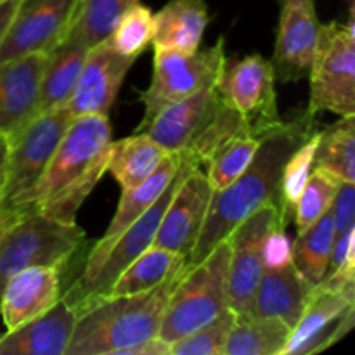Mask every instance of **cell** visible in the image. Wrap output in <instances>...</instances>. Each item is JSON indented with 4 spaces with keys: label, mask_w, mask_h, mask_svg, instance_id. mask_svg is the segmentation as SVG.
<instances>
[{
    "label": "cell",
    "mask_w": 355,
    "mask_h": 355,
    "mask_svg": "<svg viewBox=\"0 0 355 355\" xmlns=\"http://www.w3.org/2000/svg\"><path fill=\"white\" fill-rule=\"evenodd\" d=\"M314 114L283 121L260 139L248 168L225 189L214 191L198 241L187 257V267L200 263L211 250L225 241L232 229L266 205L279 207V182L288 156L315 132Z\"/></svg>",
    "instance_id": "1"
},
{
    "label": "cell",
    "mask_w": 355,
    "mask_h": 355,
    "mask_svg": "<svg viewBox=\"0 0 355 355\" xmlns=\"http://www.w3.org/2000/svg\"><path fill=\"white\" fill-rule=\"evenodd\" d=\"M113 132L107 116L85 114L71 121L44 175L26 201V214L71 224L83 201L106 173Z\"/></svg>",
    "instance_id": "2"
},
{
    "label": "cell",
    "mask_w": 355,
    "mask_h": 355,
    "mask_svg": "<svg viewBox=\"0 0 355 355\" xmlns=\"http://www.w3.org/2000/svg\"><path fill=\"white\" fill-rule=\"evenodd\" d=\"M187 269L153 290L97 302L76 318L66 355H127L156 338L173 288Z\"/></svg>",
    "instance_id": "3"
},
{
    "label": "cell",
    "mask_w": 355,
    "mask_h": 355,
    "mask_svg": "<svg viewBox=\"0 0 355 355\" xmlns=\"http://www.w3.org/2000/svg\"><path fill=\"white\" fill-rule=\"evenodd\" d=\"M229 243L215 246L200 263L187 267L163 312L158 336L172 345L220 318L229 305Z\"/></svg>",
    "instance_id": "4"
},
{
    "label": "cell",
    "mask_w": 355,
    "mask_h": 355,
    "mask_svg": "<svg viewBox=\"0 0 355 355\" xmlns=\"http://www.w3.org/2000/svg\"><path fill=\"white\" fill-rule=\"evenodd\" d=\"M85 239V231L76 222L28 214L0 239V291L10 276L30 267H58L64 272Z\"/></svg>",
    "instance_id": "5"
},
{
    "label": "cell",
    "mask_w": 355,
    "mask_h": 355,
    "mask_svg": "<svg viewBox=\"0 0 355 355\" xmlns=\"http://www.w3.org/2000/svg\"><path fill=\"white\" fill-rule=\"evenodd\" d=\"M75 118L66 107L40 113L9 137V158L0 203L19 217H26V201L44 175L62 135Z\"/></svg>",
    "instance_id": "6"
},
{
    "label": "cell",
    "mask_w": 355,
    "mask_h": 355,
    "mask_svg": "<svg viewBox=\"0 0 355 355\" xmlns=\"http://www.w3.org/2000/svg\"><path fill=\"white\" fill-rule=\"evenodd\" d=\"M309 113L329 111L338 116H355V31L354 17L347 24L328 23L319 28L312 55Z\"/></svg>",
    "instance_id": "7"
},
{
    "label": "cell",
    "mask_w": 355,
    "mask_h": 355,
    "mask_svg": "<svg viewBox=\"0 0 355 355\" xmlns=\"http://www.w3.org/2000/svg\"><path fill=\"white\" fill-rule=\"evenodd\" d=\"M180 158V156H179ZM189 163L180 159L179 168H177L175 175L170 180V184L166 186V189L159 194L158 200L148 208L142 217H139L120 238L116 239V243L113 245V248L110 250V253L104 259L103 266L97 269V272L90 277L89 281L80 284H71L69 290L66 291L62 300L76 312V315L82 314L83 311H87L89 307H92L94 304L103 300L106 297V293L110 291V288L113 286V283L116 281V277L137 259L141 253H144L146 250L151 248L155 245L156 232H158L159 224H162V218L165 215L166 207L172 201L173 194L179 189V186L182 184V180L186 179L187 173L191 172Z\"/></svg>",
    "instance_id": "8"
},
{
    "label": "cell",
    "mask_w": 355,
    "mask_h": 355,
    "mask_svg": "<svg viewBox=\"0 0 355 355\" xmlns=\"http://www.w3.org/2000/svg\"><path fill=\"white\" fill-rule=\"evenodd\" d=\"M225 40L220 38L207 51L184 52L155 49L151 85L141 94L144 103V120L141 132L168 104L182 101L200 90L217 85L225 64Z\"/></svg>",
    "instance_id": "9"
},
{
    "label": "cell",
    "mask_w": 355,
    "mask_h": 355,
    "mask_svg": "<svg viewBox=\"0 0 355 355\" xmlns=\"http://www.w3.org/2000/svg\"><path fill=\"white\" fill-rule=\"evenodd\" d=\"M217 87L255 137L262 139L284 121L277 111L272 62L263 55L250 54L239 61L225 59Z\"/></svg>",
    "instance_id": "10"
},
{
    "label": "cell",
    "mask_w": 355,
    "mask_h": 355,
    "mask_svg": "<svg viewBox=\"0 0 355 355\" xmlns=\"http://www.w3.org/2000/svg\"><path fill=\"white\" fill-rule=\"evenodd\" d=\"M80 0H21L0 45V62L28 54H51L69 37Z\"/></svg>",
    "instance_id": "11"
},
{
    "label": "cell",
    "mask_w": 355,
    "mask_h": 355,
    "mask_svg": "<svg viewBox=\"0 0 355 355\" xmlns=\"http://www.w3.org/2000/svg\"><path fill=\"white\" fill-rule=\"evenodd\" d=\"M276 225L286 227L279 215L277 205H266L255 214L239 222L231 234L229 243L227 291L229 305L234 312H252L253 297L263 274L262 243L267 232Z\"/></svg>",
    "instance_id": "12"
},
{
    "label": "cell",
    "mask_w": 355,
    "mask_h": 355,
    "mask_svg": "<svg viewBox=\"0 0 355 355\" xmlns=\"http://www.w3.org/2000/svg\"><path fill=\"white\" fill-rule=\"evenodd\" d=\"M355 324V300L340 291L315 290L293 326L281 355H307L324 352L345 338Z\"/></svg>",
    "instance_id": "13"
},
{
    "label": "cell",
    "mask_w": 355,
    "mask_h": 355,
    "mask_svg": "<svg viewBox=\"0 0 355 355\" xmlns=\"http://www.w3.org/2000/svg\"><path fill=\"white\" fill-rule=\"evenodd\" d=\"M321 23L314 0H281L279 26L272 68L276 80L298 82L307 78Z\"/></svg>",
    "instance_id": "14"
},
{
    "label": "cell",
    "mask_w": 355,
    "mask_h": 355,
    "mask_svg": "<svg viewBox=\"0 0 355 355\" xmlns=\"http://www.w3.org/2000/svg\"><path fill=\"white\" fill-rule=\"evenodd\" d=\"M211 194L214 187L203 170L198 166L191 168L166 207L153 246L179 253L187 262L207 218Z\"/></svg>",
    "instance_id": "15"
},
{
    "label": "cell",
    "mask_w": 355,
    "mask_h": 355,
    "mask_svg": "<svg viewBox=\"0 0 355 355\" xmlns=\"http://www.w3.org/2000/svg\"><path fill=\"white\" fill-rule=\"evenodd\" d=\"M132 64L134 59L118 54L106 40L90 49L75 90L64 106L66 111L73 118L85 114L107 116Z\"/></svg>",
    "instance_id": "16"
},
{
    "label": "cell",
    "mask_w": 355,
    "mask_h": 355,
    "mask_svg": "<svg viewBox=\"0 0 355 355\" xmlns=\"http://www.w3.org/2000/svg\"><path fill=\"white\" fill-rule=\"evenodd\" d=\"M222 103L224 97L218 87H208L163 107L144 127L146 134L155 139L166 153L180 155L207 130Z\"/></svg>",
    "instance_id": "17"
},
{
    "label": "cell",
    "mask_w": 355,
    "mask_h": 355,
    "mask_svg": "<svg viewBox=\"0 0 355 355\" xmlns=\"http://www.w3.org/2000/svg\"><path fill=\"white\" fill-rule=\"evenodd\" d=\"M180 158L175 153H168L165 156V159L162 162V165L156 168V172L149 177L146 182H142L141 186L134 187V189L121 191L120 203H118L116 214H114L113 220L107 225L106 232L103 234V238L99 241H96V245L92 246V250L89 252L85 259V266H83L82 274H80L78 279L73 284H80L89 281L94 274L97 272L101 266H103L104 259L110 253V250L113 248V245L116 243V239L137 220L139 217L148 211V208L155 203L159 198V194L166 189V186L170 184V180L175 175L177 168H179Z\"/></svg>",
    "instance_id": "18"
},
{
    "label": "cell",
    "mask_w": 355,
    "mask_h": 355,
    "mask_svg": "<svg viewBox=\"0 0 355 355\" xmlns=\"http://www.w3.org/2000/svg\"><path fill=\"white\" fill-rule=\"evenodd\" d=\"M45 59L28 54L0 62V134L10 137L38 114Z\"/></svg>",
    "instance_id": "19"
},
{
    "label": "cell",
    "mask_w": 355,
    "mask_h": 355,
    "mask_svg": "<svg viewBox=\"0 0 355 355\" xmlns=\"http://www.w3.org/2000/svg\"><path fill=\"white\" fill-rule=\"evenodd\" d=\"M61 276L58 267H30L6 281L0 291V314L7 331L38 318L61 300Z\"/></svg>",
    "instance_id": "20"
},
{
    "label": "cell",
    "mask_w": 355,
    "mask_h": 355,
    "mask_svg": "<svg viewBox=\"0 0 355 355\" xmlns=\"http://www.w3.org/2000/svg\"><path fill=\"white\" fill-rule=\"evenodd\" d=\"M76 318L61 297L47 312L0 336V355H66Z\"/></svg>",
    "instance_id": "21"
},
{
    "label": "cell",
    "mask_w": 355,
    "mask_h": 355,
    "mask_svg": "<svg viewBox=\"0 0 355 355\" xmlns=\"http://www.w3.org/2000/svg\"><path fill=\"white\" fill-rule=\"evenodd\" d=\"M314 290L315 284L297 269L295 262L284 269H263L253 297L252 312L263 318L281 319L293 329Z\"/></svg>",
    "instance_id": "22"
},
{
    "label": "cell",
    "mask_w": 355,
    "mask_h": 355,
    "mask_svg": "<svg viewBox=\"0 0 355 355\" xmlns=\"http://www.w3.org/2000/svg\"><path fill=\"white\" fill-rule=\"evenodd\" d=\"M155 49L191 54L200 49L210 23L205 0H170L159 12L153 14Z\"/></svg>",
    "instance_id": "23"
},
{
    "label": "cell",
    "mask_w": 355,
    "mask_h": 355,
    "mask_svg": "<svg viewBox=\"0 0 355 355\" xmlns=\"http://www.w3.org/2000/svg\"><path fill=\"white\" fill-rule=\"evenodd\" d=\"M89 51L90 49L83 42L69 35L51 54H47L42 73L38 114L66 106L78 82Z\"/></svg>",
    "instance_id": "24"
},
{
    "label": "cell",
    "mask_w": 355,
    "mask_h": 355,
    "mask_svg": "<svg viewBox=\"0 0 355 355\" xmlns=\"http://www.w3.org/2000/svg\"><path fill=\"white\" fill-rule=\"evenodd\" d=\"M166 155L168 153L148 134H134L111 142L106 172L120 184L121 191L134 189L156 172Z\"/></svg>",
    "instance_id": "25"
},
{
    "label": "cell",
    "mask_w": 355,
    "mask_h": 355,
    "mask_svg": "<svg viewBox=\"0 0 355 355\" xmlns=\"http://www.w3.org/2000/svg\"><path fill=\"white\" fill-rule=\"evenodd\" d=\"M291 328L276 318L236 312L224 355H281Z\"/></svg>",
    "instance_id": "26"
},
{
    "label": "cell",
    "mask_w": 355,
    "mask_h": 355,
    "mask_svg": "<svg viewBox=\"0 0 355 355\" xmlns=\"http://www.w3.org/2000/svg\"><path fill=\"white\" fill-rule=\"evenodd\" d=\"M184 269H187L186 257L170 252V250L151 246L116 277L104 298L144 293L159 286L168 277Z\"/></svg>",
    "instance_id": "27"
},
{
    "label": "cell",
    "mask_w": 355,
    "mask_h": 355,
    "mask_svg": "<svg viewBox=\"0 0 355 355\" xmlns=\"http://www.w3.org/2000/svg\"><path fill=\"white\" fill-rule=\"evenodd\" d=\"M314 168L340 182H355V116H342L324 132H319Z\"/></svg>",
    "instance_id": "28"
},
{
    "label": "cell",
    "mask_w": 355,
    "mask_h": 355,
    "mask_svg": "<svg viewBox=\"0 0 355 355\" xmlns=\"http://www.w3.org/2000/svg\"><path fill=\"white\" fill-rule=\"evenodd\" d=\"M333 243H335V222L329 208L315 224L298 234L293 245L295 266L312 284H319L324 279Z\"/></svg>",
    "instance_id": "29"
},
{
    "label": "cell",
    "mask_w": 355,
    "mask_h": 355,
    "mask_svg": "<svg viewBox=\"0 0 355 355\" xmlns=\"http://www.w3.org/2000/svg\"><path fill=\"white\" fill-rule=\"evenodd\" d=\"M139 0H80L71 33L89 49L110 38L116 24Z\"/></svg>",
    "instance_id": "30"
},
{
    "label": "cell",
    "mask_w": 355,
    "mask_h": 355,
    "mask_svg": "<svg viewBox=\"0 0 355 355\" xmlns=\"http://www.w3.org/2000/svg\"><path fill=\"white\" fill-rule=\"evenodd\" d=\"M260 139L250 132H239L224 142L220 148L215 149L205 166H207V179L214 191H222L231 186L243 172L250 166L255 158Z\"/></svg>",
    "instance_id": "31"
},
{
    "label": "cell",
    "mask_w": 355,
    "mask_h": 355,
    "mask_svg": "<svg viewBox=\"0 0 355 355\" xmlns=\"http://www.w3.org/2000/svg\"><path fill=\"white\" fill-rule=\"evenodd\" d=\"M319 132L307 139L304 144L298 146L283 166L279 182V215L281 220L288 225V220L293 217L295 208H297L298 200L304 193L305 186L309 182L312 168H314L315 149H318Z\"/></svg>",
    "instance_id": "32"
},
{
    "label": "cell",
    "mask_w": 355,
    "mask_h": 355,
    "mask_svg": "<svg viewBox=\"0 0 355 355\" xmlns=\"http://www.w3.org/2000/svg\"><path fill=\"white\" fill-rule=\"evenodd\" d=\"M153 33H155L153 12L149 7L137 2L125 12L106 42L120 55L135 61L151 44Z\"/></svg>",
    "instance_id": "33"
},
{
    "label": "cell",
    "mask_w": 355,
    "mask_h": 355,
    "mask_svg": "<svg viewBox=\"0 0 355 355\" xmlns=\"http://www.w3.org/2000/svg\"><path fill=\"white\" fill-rule=\"evenodd\" d=\"M340 184L342 182L329 173L318 168L312 170L307 186H305L293 214L298 234L307 231L312 224L321 218L322 214L331 208Z\"/></svg>",
    "instance_id": "34"
},
{
    "label": "cell",
    "mask_w": 355,
    "mask_h": 355,
    "mask_svg": "<svg viewBox=\"0 0 355 355\" xmlns=\"http://www.w3.org/2000/svg\"><path fill=\"white\" fill-rule=\"evenodd\" d=\"M234 321L236 312L229 309L210 324L173 342L170 345V355H224Z\"/></svg>",
    "instance_id": "35"
},
{
    "label": "cell",
    "mask_w": 355,
    "mask_h": 355,
    "mask_svg": "<svg viewBox=\"0 0 355 355\" xmlns=\"http://www.w3.org/2000/svg\"><path fill=\"white\" fill-rule=\"evenodd\" d=\"M263 269L277 270L293 263V243L286 234V227L276 225L267 232L262 243Z\"/></svg>",
    "instance_id": "36"
},
{
    "label": "cell",
    "mask_w": 355,
    "mask_h": 355,
    "mask_svg": "<svg viewBox=\"0 0 355 355\" xmlns=\"http://www.w3.org/2000/svg\"><path fill=\"white\" fill-rule=\"evenodd\" d=\"M331 215L335 222V238L355 225V189L354 184H340L331 203Z\"/></svg>",
    "instance_id": "37"
},
{
    "label": "cell",
    "mask_w": 355,
    "mask_h": 355,
    "mask_svg": "<svg viewBox=\"0 0 355 355\" xmlns=\"http://www.w3.org/2000/svg\"><path fill=\"white\" fill-rule=\"evenodd\" d=\"M19 3L21 0H0V45H2L7 31H9V26L12 23L14 14H16Z\"/></svg>",
    "instance_id": "38"
},
{
    "label": "cell",
    "mask_w": 355,
    "mask_h": 355,
    "mask_svg": "<svg viewBox=\"0 0 355 355\" xmlns=\"http://www.w3.org/2000/svg\"><path fill=\"white\" fill-rule=\"evenodd\" d=\"M127 355H170V343L156 336V338L128 350Z\"/></svg>",
    "instance_id": "39"
},
{
    "label": "cell",
    "mask_w": 355,
    "mask_h": 355,
    "mask_svg": "<svg viewBox=\"0 0 355 355\" xmlns=\"http://www.w3.org/2000/svg\"><path fill=\"white\" fill-rule=\"evenodd\" d=\"M23 217H19L17 214H14L12 210H9V208L3 207L2 203H0V239H2V236L6 234L7 229L12 227L14 224H16L17 220H21Z\"/></svg>",
    "instance_id": "40"
},
{
    "label": "cell",
    "mask_w": 355,
    "mask_h": 355,
    "mask_svg": "<svg viewBox=\"0 0 355 355\" xmlns=\"http://www.w3.org/2000/svg\"><path fill=\"white\" fill-rule=\"evenodd\" d=\"M7 158H9V137L0 134V189H2L3 180H6Z\"/></svg>",
    "instance_id": "41"
}]
</instances>
